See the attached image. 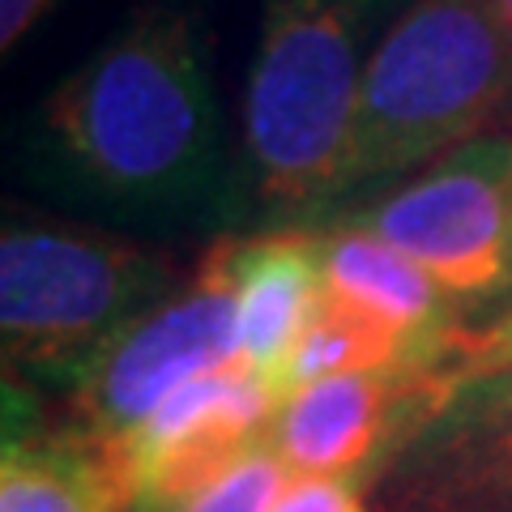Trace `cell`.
I'll return each instance as SVG.
<instances>
[{
	"label": "cell",
	"mask_w": 512,
	"mask_h": 512,
	"mask_svg": "<svg viewBox=\"0 0 512 512\" xmlns=\"http://www.w3.org/2000/svg\"><path fill=\"white\" fill-rule=\"evenodd\" d=\"M18 167L60 210L146 244L248 227L244 163L214 90L210 0H137L30 111Z\"/></svg>",
	"instance_id": "cell-1"
},
{
	"label": "cell",
	"mask_w": 512,
	"mask_h": 512,
	"mask_svg": "<svg viewBox=\"0 0 512 512\" xmlns=\"http://www.w3.org/2000/svg\"><path fill=\"white\" fill-rule=\"evenodd\" d=\"M410 5L261 0L239 133L252 235L316 231L329 214L363 73Z\"/></svg>",
	"instance_id": "cell-2"
},
{
	"label": "cell",
	"mask_w": 512,
	"mask_h": 512,
	"mask_svg": "<svg viewBox=\"0 0 512 512\" xmlns=\"http://www.w3.org/2000/svg\"><path fill=\"white\" fill-rule=\"evenodd\" d=\"M500 120L512 124V47L495 5L414 0L363 73L320 227L466 141L495 133L491 124Z\"/></svg>",
	"instance_id": "cell-3"
},
{
	"label": "cell",
	"mask_w": 512,
	"mask_h": 512,
	"mask_svg": "<svg viewBox=\"0 0 512 512\" xmlns=\"http://www.w3.org/2000/svg\"><path fill=\"white\" fill-rule=\"evenodd\" d=\"M184 282L146 239L9 210L0 235L5 380L73 397L111 346Z\"/></svg>",
	"instance_id": "cell-4"
},
{
	"label": "cell",
	"mask_w": 512,
	"mask_h": 512,
	"mask_svg": "<svg viewBox=\"0 0 512 512\" xmlns=\"http://www.w3.org/2000/svg\"><path fill=\"white\" fill-rule=\"evenodd\" d=\"M320 231H363L410 256L466 333H483L512 308V128L466 141Z\"/></svg>",
	"instance_id": "cell-5"
},
{
	"label": "cell",
	"mask_w": 512,
	"mask_h": 512,
	"mask_svg": "<svg viewBox=\"0 0 512 512\" xmlns=\"http://www.w3.org/2000/svg\"><path fill=\"white\" fill-rule=\"evenodd\" d=\"M239 359V299L218 244H210L180 291L111 346L94 376L69 397V410L82 436L111 448L133 436L184 380Z\"/></svg>",
	"instance_id": "cell-6"
},
{
	"label": "cell",
	"mask_w": 512,
	"mask_h": 512,
	"mask_svg": "<svg viewBox=\"0 0 512 512\" xmlns=\"http://www.w3.org/2000/svg\"><path fill=\"white\" fill-rule=\"evenodd\" d=\"M286 389L252 363L214 367L163 397L120 444H103L128 487V512H171L274 431Z\"/></svg>",
	"instance_id": "cell-7"
},
{
	"label": "cell",
	"mask_w": 512,
	"mask_h": 512,
	"mask_svg": "<svg viewBox=\"0 0 512 512\" xmlns=\"http://www.w3.org/2000/svg\"><path fill=\"white\" fill-rule=\"evenodd\" d=\"M363 487L372 512H512V363L457 376Z\"/></svg>",
	"instance_id": "cell-8"
},
{
	"label": "cell",
	"mask_w": 512,
	"mask_h": 512,
	"mask_svg": "<svg viewBox=\"0 0 512 512\" xmlns=\"http://www.w3.org/2000/svg\"><path fill=\"white\" fill-rule=\"evenodd\" d=\"M457 372H350L286 397L269 444L291 474L359 478L419 427Z\"/></svg>",
	"instance_id": "cell-9"
},
{
	"label": "cell",
	"mask_w": 512,
	"mask_h": 512,
	"mask_svg": "<svg viewBox=\"0 0 512 512\" xmlns=\"http://www.w3.org/2000/svg\"><path fill=\"white\" fill-rule=\"evenodd\" d=\"M239 299V346L244 363L274 376L286 389V363L325 299L320 244L308 231H256L214 239ZM291 397V393H286Z\"/></svg>",
	"instance_id": "cell-10"
},
{
	"label": "cell",
	"mask_w": 512,
	"mask_h": 512,
	"mask_svg": "<svg viewBox=\"0 0 512 512\" xmlns=\"http://www.w3.org/2000/svg\"><path fill=\"white\" fill-rule=\"evenodd\" d=\"M316 244L333 299L389 320L427 363L457 372V346L466 338L461 312L410 256L363 231H320Z\"/></svg>",
	"instance_id": "cell-11"
},
{
	"label": "cell",
	"mask_w": 512,
	"mask_h": 512,
	"mask_svg": "<svg viewBox=\"0 0 512 512\" xmlns=\"http://www.w3.org/2000/svg\"><path fill=\"white\" fill-rule=\"evenodd\" d=\"M0 512H128L111 453L82 431H30L5 440Z\"/></svg>",
	"instance_id": "cell-12"
},
{
	"label": "cell",
	"mask_w": 512,
	"mask_h": 512,
	"mask_svg": "<svg viewBox=\"0 0 512 512\" xmlns=\"http://www.w3.org/2000/svg\"><path fill=\"white\" fill-rule=\"evenodd\" d=\"M350 372H448L427 363L389 320L342 303L325 291L303 329L291 363H286V393H299L316 380L350 376Z\"/></svg>",
	"instance_id": "cell-13"
},
{
	"label": "cell",
	"mask_w": 512,
	"mask_h": 512,
	"mask_svg": "<svg viewBox=\"0 0 512 512\" xmlns=\"http://www.w3.org/2000/svg\"><path fill=\"white\" fill-rule=\"evenodd\" d=\"M291 466L274 453V444L252 448L239 457L231 470H222L210 487H201L192 500H184L171 512H274L282 491L291 487Z\"/></svg>",
	"instance_id": "cell-14"
},
{
	"label": "cell",
	"mask_w": 512,
	"mask_h": 512,
	"mask_svg": "<svg viewBox=\"0 0 512 512\" xmlns=\"http://www.w3.org/2000/svg\"><path fill=\"white\" fill-rule=\"evenodd\" d=\"M274 512H372V504L367 487H355V478L295 474Z\"/></svg>",
	"instance_id": "cell-15"
},
{
	"label": "cell",
	"mask_w": 512,
	"mask_h": 512,
	"mask_svg": "<svg viewBox=\"0 0 512 512\" xmlns=\"http://www.w3.org/2000/svg\"><path fill=\"white\" fill-rule=\"evenodd\" d=\"M512 363V308L491 320L483 333H466L457 346V376L466 372H487V367H508Z\"/></svg>",
	"instance_id": "cell-16"
},
{
	"label": "cell",
	"mask_w": 512,
	"mask_h": 512,
	"mask_svg": "<svg viewBox=\"0 0 512 512\" xmlns=\"http://www.w3.org/2000/svg\"><path fill=\"white\" fill-rule=\"evenodd\" d=\"M56 5L60 0H0V47L18 52Z\"/></svg>",
	"instance_id": "cell-17"
},
{
	"label": "cell",
	"mask_w": 512,
	"mask_h": 512,
	"mask_svg": "<svg viewBox=\"0 0 512 512\" xmlns=\"http://www.w3.org/2000/svg\"><path fill=\"white\" fill-rule=\"evenodd\" d=\"M495 13H500V26H504V35H508V47H512V0H491ZM512 128V124H508Z\"/></svg>",
	"instance_id": "cell-18"
}]
</instances>
